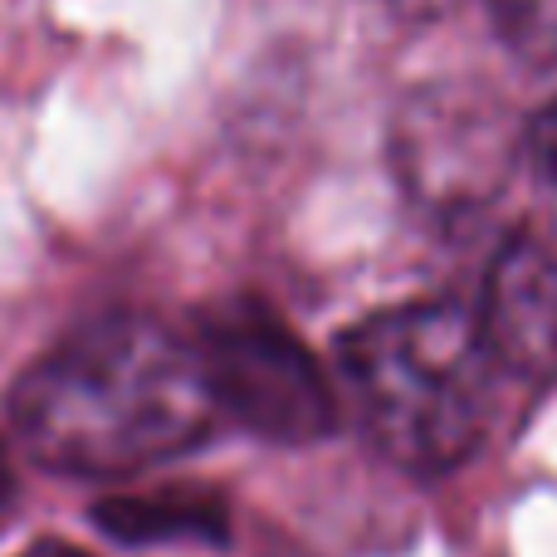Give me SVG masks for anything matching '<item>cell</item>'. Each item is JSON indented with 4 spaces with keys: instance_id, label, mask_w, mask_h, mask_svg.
<instances>
[{
    "instance_id": "6da1fadb",
    "label": "cell",
    "mask_w": 557,
    "mask_h": 557,
    "mask_svg": "<svg viewBox=\"0 0 557 557\" xmlns=\"http://www.w3.org/2000/svg\"><path fill=\"white\" fill-rule=\"evenodd\" d=\"M215 416L196 347L137 313L69 333L10 392V431L29 460L74 480H123L186 455Z\"/></svg>"
},
{
    "instance_id": "7a4b0ae2",
    "label": "cell",
    "mask_w": 557,
    "mask_h": 557,
    "mask_svg": "<svg viewBox=\"0 0 557 557\" xmlns=\"http://www.w3.org/2000/svg\"><path fill=\"white\" fill-rule=\"evenodd\" d=\"M357 416L386 460L445 474L484 445L499 401V357L465 304H401L337 343Z\"/></svg>"
},
{
    "instance_id": "3957f363",
    "label": "cell",
    "mask_w": 557,
    "mask_h": 557,
    "mask_svg": "<svg viewBox=\"0 0 557 557\" xmlns=\"http://www.w3.org/2000/svg\"><path fill=\"white\" fill-rule=\"evenodd\" d=\"M191 347L206 367L215 411H231L264 441L308 445L337 425V401L313 352L260 298L211 308Z\"/></svg>"
},
{
    "instance_id": "277c9868",
    "label": "cell",
    "mask_w": 557,
    "mask_h": 557,
    "mask_svg": "<svg viewBox=\"0 0 557 557\" xmlns=\"http://www.w3.org/2000/svg\"><path fill=\"white\" fill-rule=\"evenodd\" d=\"M484 323L499 367L523 376H548L557 367V260L539 240H509L490 270Z\"/></svg>"
},
{
    "instance_id": "5b68a950",
    "label": "cell",
    "mask_w": 557,
    "mask_h": 557,
    "mask_svg": "<svg viewBox=\"0 0 557 557\" xmlns=\"http://www.w3.org/2000/svg\"><path fill=\"white\" fill-rule=\"evenodd\" d=\"M98 523L127 543H172V539H221L225 509L215 494L162 490V494H127V499L98 504Z\"/></svg>"
},
{
    "instance_id": "8992f818",
    "label": "cell",
    "mask_w": 557,
    "mask_h": 557,
    "mask_svg": "<svg viewBox=\"0 0 557 557\" xmlns=\"http://www.w3.org/2000/svg\"><path fill=\"white\" fill-rule=\"evenodd\" d=\"M499 39L529 64H557V0H490Z\"/></svg>"
},
{
    "instance_id": "52a82bcc",
    "label": "cell",
    "mask_w": 557,
    "mask_h": 557,
    "mask_svg": "<svg viewBox=\"0 0 557 557\" xmlns=\"http://www.w3.org/2000/svg\"><path fill=\"white\" fill-rule=\"evenodd\" d=\"M529 152H533V166H539V176L557 191V98L548 108H543L539 117H533L529 127Z\"/></svg>"
},
{
    "instance_id": "ba28073f",
    "label": "cell",
    "mask_w": 557,
    "mask_h": 557,
    "mask_svg": "<svg viewBox=\"0 0 557 557\" xmlns=\"http://www.w3.org/2000/svg\"><path fill=\"white\" fill-rule=\"evenodd\" d=\"M20 557H88V553L74 548V543H35V548H25Z\"/></svg>"
},
{
    "instance_id": "9c48e42d",
    "label": "cell",
    "mask_w": 557,
    "mask_h": 557,
    "mask_svg": "<svg viewBox=\"0 0 557 557\" xmlns=\"http://www.w3.org/2000/svg\"><path fill=\"white\" fill-rule=\"evenodd\" d=\"M10 494H15V474H10V455H5V441H0V509L10 504Z\"/></svg>"
}]
</instances>
